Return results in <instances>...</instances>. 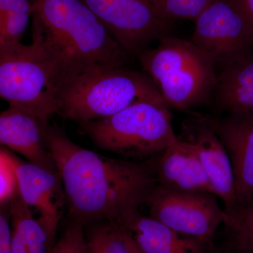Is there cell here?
Instances as JSON below:
<instances>
[{"label": "cell", "mask_w": 253, "mask_h": 253, "mask_svg": "<svg viewBox=\"0 0 253 253\" xmlns=\"http://www.w3.org/2000/svg\"><path fill=\"white\" fill-rule=\"evenodd\" d=\"M47 146L58 169L73 221L119 224L146 204L158 185L156 163L106 157L73 142L49 125Z\"/></svg>", "instance_id": "cell-1"}, {"label": "cell", "mask_w": 253, "mask_h": 253, "mask_svg": "<svg viewBox=\"0 0 253 253\" xmlns=\"http://www.w3.org/2000/svg\"><path fill=\"white\" fill-rule=\"evenodd\" d=\"M32 2V42L56 66L66 85L91 69L124 66L129 55L81 0Z\"/></svg>", "instance_id": "cell-2"}, {"label": "cell", "mask_w": 253, "mask_h": 253, "mask_svg": "<svg viewBox=\"0 0 253 253\" xmlns=\"http://www.w3.org/2000/svg\"><path fill=\"white\" fill-rule=\"evenodd\" d=\"M138 58L169 107L184 111L212 99L217 84V62L192 41L169 35Z\"/></svg>", "instance_id": "cell-3"}, {"label": "cell", "mask_w": 253, "mask_h": 253, "mask_svg": "<svg viewBox=\"0 0 253 253\" xmlns=\"http://www.w3.org/2000/svg\"><path fill=\"white\" fill-rule=\"evenodd\" d=\"M164 100L144 72L123 66L94 68L69 82L61 91L59 115L78 123L109 117L143 101Z\"/></svg>", "instance_id": "cell-4"}, {"label": "cell", "mask_w": 253, "mask_h": 253, "mask_svg": "<svg viewBox=\"0 0 253 253\" xmlns=\"http://www.w3.org/2000/svg\"><path fill=\"white\" fill-rule=\"evenodd\" d=\"M78 124L98 149L127 158L161 154L178 139L164 100L139 101L109 117Z\"/></svg>", "instance_id": "cell-5"}, {"label": "cell", "mask_w": 253, "mask_h": 253, "mask_svg": "<svg viewBox=\"0 0 253 253\" xmlns=\"http://www.w3.org/2000/svg\"><path fill=\"white\" fill-rule=\"evenodd\" d=\"M66 82L36 44L0 50V96L44 121L59 115V99Z\"/></svg>", "instance_id": "cell-6"}, {"label": "cell", "mask_w": 253, "mask_h": 253, "mask_svg": "<svg viewBox=\"0 0 253 253\" xmlns=\"http://www.w3.org/2000/svg\"><path fill=\"white\" fill-rule=\"evenodd\" d=\"M128 55L139 56L170 35L152 0H81Z\"/></svg>", "instance_id": "cell-7"}, {"label": "cell", "mask_w": 253, "mask_h": 253, "mask_svg": "<svg viewBox=\"0 0 253 253\" xmlns=\"http://www.w3.org/2000/svg\"><path fill=\"white\" fill-rule=\"evenodd\" d=\"M146 204L151 217L179 234L208 244H212L226 217L212 193L181 192L158 184Z\"/></svg>", "instance_id": "cell-8"}, {"label": "cell", "mask_w": 253, "mask_h": 253, "mask_svg": "<svg viewBox=\"0 0 253 253\" xmlns=\"http://www.w3.org/2000/svg\"><path fill=\"white\" fill-rule=\"evenodd\" d=\"M191 41L224 66L253 52V30L230 0H212L195 20Z\"/></svg>", "instance_id": "cell-9"}, {"label": "cell", "mask_w": 253, "mask_h": 253, "mask_svg": "<svg viewBox=\"0 0 253 253\" xmlns=\"http://www.w3.org/2000/svg\"><path fill=\"white\" fill-rule=\"evenodd\" d=\"M186 140L194 146L212 187L226 213L237 207L235 179L229 153L220 138L203 116L184 124Z\"/></svg>", "instance_id": "cell-10"}, {"label": "cell", "mask_w": 253, "mask_h": 253, "mask_svg": "<svg viewBox=\"0 0 253 253\" xmlns=\"http://www.w3.org/2000/svg\"><path fill=\"white\" fill-rule=\"evenodd\" d=\"M7 154L17 176L20 197L28 207L39 212L38 219L56 235L66 206L59 174L24 161L9 149Z\"/></svg>", "instance_id": "cell-11"}, {"label": "cell", "mask_w": 253, "mask_h": 253, "mask_svg": "<svg viewBox=\"0 0 253 253\" xmlns=\"http://www.w3.org/2000/svg\"><path fill=\"white\" fill-rule=\"evenodd\" d=\"M203 118L216 131L229 153L237 207L249 202L253 199V113Z\"/></svg>", "instance_id": "cell-12"}, {"label": "cell", "mask_w": 253, "mask_h": 253, "mask_svg": "<svg viewBox=\"0 0 253 253\" xmlns=\"http://www.w3.org/2000/svg\"><path fill=\"white\" fill-rule=\"evenodd\" d=\"M49 125V121L9 106L0 115L1 146L21 155L28 162L59 174L47 146Z\"/></svg>", "instance_id": "cell-13"}, {"label": "cell", "mask_w": 253, "mask_h": 253, "mask_svg": "<svg viewBox=\"0 0 253 253\" xmlns=\"http://www.w3.org/2000/svg\"><path fill=\"white\" fill-rule=\"evenodd\" d=\"M158 184L181 192L212 193L194 146L178 137L161 154L156 163Z\"/></svg>", "instance_id": "cell-14"}, {"label": "cell", "mask_w": 253, "mask_h": 253, "mask_svg": "<svg viewBox=\"0 0 253 253\" xmlns=\"http://www.w3.org/2000/svg\"><path fill=\"white\" fill-rule=\"evenodd\" d=\"M118 225L130 236L142 253H205L212 245L179 234L139 211Z\"/></svg>", "instance_id": "cell-15"}, {"label": "cell", "mask_w": 253, "mask_h": 253, "mask_svg": "<svg viewBox=\"0 0 253 253\" xmlns=\"http://www.w3.org/2000/svg\"><path fill=\"white\" fill-rule=\"evenodd\" d=\"M213 96L218 109L229 114H253V52L222 66Z\"/></svg>", "instance_id": "cell-16"}, {"label": "cell", "mask_w": 253, "mask_h": 253, "mask_svg": "<svg viewBox=\"0 0 253 253\" xmlns=\"http://www.w3.org/2000/svg\"><path fill=\"white\" fill-rule=\"evenodd\" d=\"M11 224L22 231L29 253H50L57 238L56 235L35 218L31 208L23 202L19 194L9 204Z\"/></svg>", "instance_id": "cell-17"}, {"label": "cell", "mask_w": 253, "mask_h": 253, "mask_svg": "<svg viewBox=\"0 0 253 253\" xmlns=\"http://www.w3.org/2000/svg\"><path fill=\"white\" fill-rule=\"evenodd\" d=\"M33 14L32 0H0V50L21 44Z\"/></svg>", "instance_id": "cell-18"}, {"label": "cell", "mask_w": 253, "mask_h": 253, "mask_svg": "<svg viewBox=\"0 0 253 253\" xmlns=\"http://www.w3.org/2000/svg\"><path fill=\"white\" fill-rule=\"evenodd\" d=\"M84 230L86 253H131L126 233L116 223L100 221Z\"/></svg>", "instance_id": "cell-19"}, {"label": "cell", "mask_w": 253, "mask_h": 253, "mask_svg": "<svg viewBox=\"0 0 253 253\" xmlns=\"http://www.w3.org/2000/svg\"><path fill=\"white\" fill-rule=\"evenodd\" d=\"M212 0H152L160 15L171 23L177 19L196 20Z\"/></svg>", "instance_id": "cell-20"}, {"label": "cell", "mask_w": 253, "mask_h": 253, "mask_svg": "<svg viewBox=\"0 0 253 253\" xmlns=\"http://www.w3.org/2000/svg\"><path fill=\"white\" fill-rule=\"evenodd\" d=\"M224 224L230 238L227 252H253V221H236L226 218Z\"/></svg>", "instance_id": "cell-21"}, {"label": "cell", "mask_w": 253, "mask_h": 253, "mask_svg": "<svg viewBox=\"0 0 253 253\" xmlns=\"http://www.w3.org/2000/svg\"><path fill=\"white\" fill-rule=\"evenodd\" d=\"M19 194L17 176L8 157L7 149L1 146L0 149V205L9 206Z\"/></svg>", "instance_id": "cell-22"}, {"label": "cell", "mask_w": 253, "mask_h": 253, "mask_svg": "<svg viewBox=\"0 0 253 253\" xmlns=\"http://www.w3.org/2000/svg\"><path fill=\"white\" fill-rule=\"evenodd\" d=\"M84 226L73 221L57 239L50 253H86Z\"/></svg>", "instance_id": "cell-23"}, {"label": "cell", "mask_w": 253, "mask_h": 253, "mask_svg": "<svg viewBox=\"0 0 253 253\" xmlns=\"http://www.w3.org/2000/svg\"><path fill=\"white\" fill-rule=\"evenodd\" d=\"M12 226L9 206H1L0 212V253H11Z\"/></svg>", "instance_id": "cell-24"}, {"label": "cell", "mask_w": 253, "mask_h": 253, "mask_svg": "<svg viewBox=\"0 0 253 253\" xmlns=\"http://www.w3.org/2000/svg\"><path fill=\"white\" fill-rule=\"evenodd\" d=\"M12 226V239H11V253H29L26 239L22 231L17 226Z\"/></svg>", "instance_id": "cell-25"}, {"label": "cell", "mask_w": 253, "mask_h": 253, "mask_svg": "<svg viewBox=\"0 0 253 253\" xmlns=\"http://www.w3.org/2000/svg\"><path fill=\"white\" fill-rule=\"evenodd\" d=\"M236 5L249 21L253 30V0H230Z\"/></svg>", "instance_id": "cell-26"}, {"label": "cell", "mask_w": 253, "mask_h": 253, "mask_svg": "<svg viewBox=\"0 0 253 253\" xmlns=\"http://www.w3.org/2000/svg\"><path fill=\"white\" fill-rule=\"evenodd\" d=\"M126 241H127V244L129 245V249H130L131 253H142L141 252L140 250L139 249V248L136 246L135 243L134 242V241H133L130 236L128 235L127 234H126Z\"/></svg>", "instance_id": "cell-27"}, {"label": "cell", "mask_w": 253, "mask_h": 253, "mask_svg": "<svg viewBox=\"0 0 253 253\" xmlns=\"http://www.w3.org/2000/svg\"><path fill=\"white\" fill-rule=\"evenodd\" d=\"M205 253H220L218 252L217 251H216L215 249H214V248L212 247V245H211V246H210L209 248H208L207 251H206V252Z\"/></svg>", "instance_id": "cell-28"}, {"label": "cell", "mask_w": 253, "mask_h": 253, "mask_svg": "<svg viewBox=\"0 0 253 253\" xmlns=\"http://www.w3.org/2000/svg\"><path fill=\"white\" fill-rule=\"evenodd\" d=\"M226 253H229V252H227ZM253 253V252H250V253Z\"/></svg>", "instance_id": "cell-29"}]
</instances>
